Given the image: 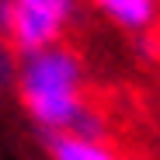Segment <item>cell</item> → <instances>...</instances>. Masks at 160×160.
Listing matches in <instances>:
<instances>
[{"mask_svg":"<svg viewBox=\"0 0 160 160\" xmlns=\"http://www.w3.org/2000/svg\"><path fill=\"white\" fill-rule=\"evenodd\" d=\"M18 91L28 115L49 132H66L91 101L84 91L80 52L70 45H49L24 56L18 66Z\"/></svg>","mask_w":160,"mask_h":160,"instance_id":"1","label":"cell"},{"mask_svg":"<svg viewBox=\"0 0 160 160\" xmlns=\"http://www.w3.org/2000/svg\"><path fill=\"white\" fill-rule=\"evenodd\" d=\"M70 14H73V0H11L7 38L24 56L42 52L59 42Z\"/></svg>","mask_w":160,"mask_h":160,"instance_id":"2","label":"cell"},{"mask_svg":"<svg viewBox=\"0 0 160 160\" xmlns=\"http://www.w3.org/2000/svg\"><path fill=\"white\" fill-rule=\"evenodd\" d=\"M45 150L52 160H122L112 146L70 136V132H45Z\"/></svg>","mask_w":160,"mask_h":160,"instance_id":"3","label":"cell"},{"mask_svg":"<svg viewBox=\"0 0 160 160\" xmlns=\"http://www.w3.org/2000/svg\"><path fill=\"white\" fill-rule=\"evenodd\" d=\"M94 4L108 14L112 21H118L122 28H150L157 21V0H94Z\"/></svg>","mask_w":160,"mask_h":160,"instance_id":"4","label":"cell"}]
</instances>
